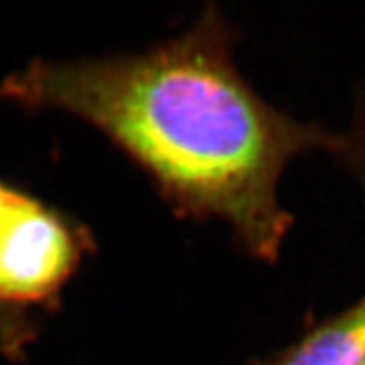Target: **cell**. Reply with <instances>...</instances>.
<instances>
[{
    "mask_svg": "<svg viewBox=\"0 0 365 365\" xmlns=\"http://www.w3.org/2000/svg\"><path fill=\"white\" fill-rule=\"evenodd\" d=\"M2 95L65 112L124 150L182 217L218 220L242 247L274 262L293 227L279 198L286 168L339 134L272 107L244 78L230 27L212 11L143 53L39 61Z\"/></svg>",
    "mask_w": 365,
    "mask_h": 365,
    "instance_id": "6da1fadb",
    "label": "cell"
},
{
    "mask_svg": "<svg viewBox=\"0 0 365 365\" xmlns=\"http://www.w3.org/2000/svg\"><path fill=\"white\" fill-rule=\"evenodd\" d=\"M271 365H365V296L309 330Z\"/></svg>",
    "mask_w": 365,
    "mask_h": 365,
    "instance_id": "7a4b0ae2",
    "label": "cell"
},
{
    "mask_svg": "<svg viewBox=\"0 0 365 365\" xmlns=\"http://www.w3.org/2000/svg\"><path fill=\"white\" fill-rule=\"evenodd\" d=\"M340 145L335 154L349 164L365 188V97L355 112L354 122L345 134H339Z\"/></svg>",
    "mask_w": 365,
    "mask_h": 365,
    "instance_id": "3957f363",
    "label": "cell"
}]
</instances>
